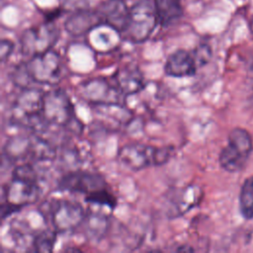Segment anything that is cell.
Returning a JSON list of instances; mask_svg holds the SVG:
<instances>
[{
	"label": "cell",
	"instance_id": "cell-26",
	"mask_svg": "<svg viewBox=\"0 0 253 253\" xmlns=\"http://www.w3.org/2000/svg\"><path fill=\"white\" fill-rule=\"evenodd\" d=\"M120 1H123V2H125V3H126L128 0H120Z\"/></svg>",
	"mask_w": 253,
	"mask_h": 253
},
{
	"label": "cell",
	"instance_id": "cell-22",
	"mask_svg": "<svg viewBox=\"0 0 253 253\" xmlns=\"http://www.w3.org/2000/svg\"><path fill=\"white\" fill-rule=\"evenodd\" d=\"M56 231L52 229H43L33 238V247L37 252H51L56 240Z\"/></svg>",
	"mask_w": 253,
	"mask_h": 253
},
{
	"label": "cell",
	"instance_id": "cell-23",
	"mask_svg": "<svg viewBox=\"0 0 253 253\" xmlns=\"http://www.w3.org/2000/svg\"><path fill=\"white\" fill-rule=\"evenodd\" d=\"M192 54L198 67H202L210 61L211 57V50L208 44H200L194 50H192Z\"/></svg>",
	"mask_w": 253,
	"mask_h": 253
},
{
	"label": "cell",
	"instance_id": "cell-5",
	"mask_svg": "<svg viewBox=\"0 0 253 253\" xmlns=\"http://www.w3.org/2000/svg\"><path fill=\"white\" fill-rule=\"evenodd\" d=\"M5 204L1 207V216L4 219L22 208L35 204L41 195L39 179L12 175L11 180L3 190Z\"/></svg>",
	"mask_w": 253,
	"mask_h": 253
},
{
	"label": "cell",
	"instance_id": "cell-8",
	"mask_svg": "<svg viewBox=\"0 0 253 253\" xmlns=\"http://www.w3.org/2000/svg\"><path fill=\"white\" fill-rule=\"evenodd\" d=\"M25 64L35 83L54 86L61 80L63 63L59 54L52 49L31 57Z\"/></svg>",
	"mask_w": 253,
	"mask_h": 253
},
{
	"label": "cell",
	"instance_id": "cell-25",
	"mask_svg": "<svg viewBox=\"0 0 253 253\" xmlns=\"http://www.w3.org/2000/svg\"><path fill=\"white\" fill-rule=\"evenodd\" d=\"M176 250L177 251H194V249L192 247H190V246L186 247V245H182V246L178 247Z\"/></svg>",
	"mask_w": 253,
	"mask_h": 253
},
{
	"label": "cell",
	"instance_id": "cell-1",
	"mask_svg": "<svg viewBox=\"0 0 253 253\" xmlns=\"http://www.w3.org/2000/svg\"><path fill=\"white\" fill-rule=\"evenodd\" d=\"M174 152V147L153 146L142 142H130L123 145L118 151V160L130 171H139L151 166L167 163Z\"/></svg>",
	"mask_w": 253,
	"mask_h": 253
},
{
	"label": "cell",
	"instance_id": "cell-4",
	"mask_svg": "<svg viewBox=\"0 0 253 253\" xmlns=\"http://www.w3.org/2000/svg\"><path fill=\"white\" fill-rule=\"evenodd\" d=\"M43 92L36 87L23 88L12 106V121L40 133L47 124L42 117V102Z\"/></svg>",
	"mask_w": 253,
	"mask_h": 253
},
{
	"label": "cell",
	"instance_id": "cell-2",
	"mask_svg": "<svg viewBox=\"0 0 253 253\" xmlns=\"http://www.w3.org/2000/svg\"><path fill=\"white\" fill-rule=\"evenodd\" d=\"M41 114L47 126H62L72 131L82 129V125L76 120L69 96L60 88L51 89L43 94Z\"/></svg>",
	"mask_w": 253,
	"mask_h": 253
},
{
	"label": "cell",
	"instance_id": "cell-17",
	"mask_svg": "<svg viewBox=\"0 0 253 253\" xmlns=\"http://www.w3.org/2000/svg\"><path fill=\"white\" fill-rule=\"evenodd\" d=\"M34 134H16L7 139L3 147V155L11 162L23 161L32 157Z\"/></svg>",
	"mask_w": 253,
	"mask_h": 253
},
{
	"label": "cell",
	"instance_id": "cell-19",
	"mask_svg": "<svg viewBox=\"0 0 253 253\" xmlns=\"http://www.w3.org/2000/svg\"><path fill=\"white\" fill-rule=\"evenodd\" d=\"M94 111L101 121L106 123L111 121V126L116 125L119 127L122 125L127 126L132 120V114L122 104L94 105Z\"/></svg>",
	"mask_w": 253,
	"mask_h": 253
},
{
	"label": "cell",
	"instance_id": "cell-6",
	"mask_svg": "<svg viewBox=\"0 0 253 253\" xmlns=\"http://www.w3.org/2000/svg\"><path fill=\"white\" fill-rule=\"evenodd\" d=\"M41 210L42 214L47 219L57 233L70 232L82 225L86 211L83 207L72 200H51L44 202Z\"/></svg>",
	"mask_w": 253,
	"mask_h": 253
},
{
	"label": "cell",
	"instance_id": "cell-12",
	"mask_svg": "<svg viewBox=\"0 0 253 253\" xmlns=\"http://www.w3.org/2000/svg\"><path fill=\"white\" fill-rule=\"evenodd\" d=\"M101 25H104V21L98 10H91L85 7L73 12L65 21L64 28L69 35L77 37L82 36Z\"/></svg>",
	"mask_w": 253,
	"mask_h": 253
},
{
	"label": "cell",
	"instance_id": "cell-18",
	"mask_svg": "<svg viewBox=\"0 0 253 253\" xmlns=\"http://www.w3.org/2000/svg\"><path fill=\"white\" fill-rule=\"evenodd\" d=\"M82 226L86 238L93 243H98L107 234L110 228V219L102 212L89 211L86 213Z\"/></svg>",
	"mask_w": 253,
	"mask_h": 253
},
{
	"label": "cell",
	"instance_id": "cell-16",
	"mask_svg": "<svg viewBox=\"0 0 253 253\" xmlns=\"http://www.w3.org/2000/svg\"><path fill=\"white\" fill-rule=\"evenodd\" d=\"M96 9L100 13L104 25L111 27L120 34L122 33L126 23L129 10L126 3L120 0H106Z\"/></svg>",
	"mask_w": 253,
	"mask_h": 253
},
{
	"label": "cell",
	"instance_id": "cell-21",
	"mask_svg": "<svg viewBox=\"0 0 253 253\" xmlns=\"http://www.w3.org/2000/svg\"><path fill=\"white\" fill-rule=\"evenodd\" d=\"M239 208L243 217L253 218V176L248 177L241 187Z\"/></svg>",
	"mask_w": 253,
	"mask_h": 253
},
{
	"label": "cell",
	"instance_id": "cell-15",
	"mask_svg": "<svg viewBox=\"0 0 253 253\" xmlns=\"http://www.w3.org/2000/svg\"><path fill=\"white\" fill-rule=\"evenodd\" d=\"M114 82L124 96L134 95L145 86L142 72L133 64L121 67L114 75Z\"/></svg>",
	"mask_w": 253,
	"mask_h": 253
},
{
	"label": "cell",
	"instance_id": "cell-9",
	"mask_svg": "<svg viewBox=\"0 0 253 253\" xmlns=\"http://www.w3.org/2000/svg\"><path fill=\"white\" fill-rule=\"evenodd\" d=\"M59 37V30L51 21L27 29L20 40L22 52L30 57L52 49Z\"/></svg>",
	"mask_w": 253,
	"mask_h": 253
},
{
	"label": "cell",
	"instance_id": "cell-13",
	"mask_svg": "<svg viewBox=\"0 0 253 253\" xmlns=\"http://www.w3.org/2000/svg\"><path fill=\"white\" fill-rule=\"evenodd\" d=\"M198 68L192 51L186 49H177L172 52L164 64L165 74L175 78L193 76Z\"/></svg>",
	"mask_w": 253,
	"mask_h": 253
},
{
	"label": "cell",
	"instance_id": "cell-14",
	"mask_svg": "<svg viewBox=\"0 0 253 253\" xmlns=\"http://www.w3.org/2000/svg\"><path fill=\"white\" fill-rule=\"evenodd\" d=\"M202 199V191L196 185H189L185 188L174 191L171 199L168 214L170 217H177L185 214L195 208Z\"/></svg>",
	"mask_w": 253,
	"mask_h": 253
},
{
	"label": "cell",
	"instance_id": "cell-20",
	"mask_svg": "<svg viewBox=\"0 0 253 253\" xmlns=\"http://www.w3.org/2000/svg\"><path fill=\"white\" fill-rule=\"evenodd\" d=\"M158 24L168 27L183 16L181 0H154Z\"/></svg>",
	"mask_w": 253,
	"mask_h": 253
},
{
	"label": "cell",
	"instance_id": "cell-10",
	"mask_svg": "<svg viewBox=\"0 0 253 253\" xmlns=\"http://www.w3.org/2000/svg\"><path fill=\"white\" fill-rule=\"evenodd\" d=\"M57 189L62 192L85 195L86 200L108 189V185L99 173L75 169L60 177L57 182Z\"/></svg>",
	"mask_w": 253,
	"mask_h": 253
},
{
	"label": "cell",
	"instance_id": "cell-24",
	"mask_svg": "<svg viewBox=\"0 0 253 253\" xmlns=\"http://www.w3.org/2000/svg\"><path fill=\"white\" fill-rule=\"evenodd\" d=\"M14 50V42L10 40H2L0 42V58L1 61L4 63L12 54Z\"/></svg>",
	"mask_w": 253,
	"mask_h": 253
},
{
	"label": "cell",
	"instance_id": "cell-11",
	"mask_svg": "<svg viewBox=\"0 0 253 253\" xmlns=\"http://www.w3.org/2000/svg\"><path fill=\"white\" fill-rule=\"evenodd\" d=\"M77 93L84 101L93 105L122 104L124 95L118 87L105 78H92L78 85Z\"/></svg>",
	"mask_w": 253,
	"mask_h": 253
},
{
	"label": "cell",
	"instance_id": "cell-3",
	"mask_svg": "<svg viewBox=\"0 0 253 253\" xmlns=\"http://www.w3.org/2000/svg\"><path fill=\"white\" fill-rule=\"evenodd\" d=\"M158 25L154 0H137L129 7L127 20L121 36L131 42H145Z\"/></svg>",
	"mask_w": 253,
	"mask_h": 253
},
{
	"label": "cell",
	"instance_id": "cell-7",
	"mask_svg": "<svg viewBox=\"0 0 253 253\" xmlns=\"http://www.w3.org/2000/svg\"><path fill=\"white\" fill-rule=\"evenodd\" d=\"M252 139L248 131L235 127L228 135L227 145L219 154V164L227 172L241 170L251 153Z\"/></svg>",
	"mask_w": 253,
	"mask_h": 253
}]
</instances>
